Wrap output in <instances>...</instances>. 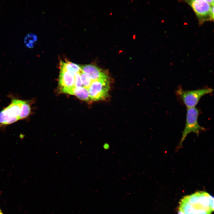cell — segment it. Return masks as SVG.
Here are the masks:
<instances>
[{
	"mask_svg": "<svg viewBox=\"0 0 214 214\" xmlns=\"http://www.w3.org/2000/svg\"><path fill=\"white\" fill-rule=\"evenodd\" d=\"M213 210V197L207 192L198 191L180 200L178 214H211Z\"/></svg>",
	"mask_w": 214,
	"mask_h": 214,
	"instance_id": "cell-1",
	"label": "cell"
},
{
	"mask_svg": "<svg viewBox=\"0 0 214 214\" xmlns=\"http://www.w3.org/2000/svg\"><path fill=\"white\" fill-rule=\"evenodd\" d=\"M11 102L0 111V127L26 119L31 113V102L9 95Z\"/></svg>",
	"mask_w": 214,
	"mask_h": 214,
	"instance_id": "cell-2",
	"label": "cell"
},
{
	"mask_svg": "<svg viewBox=\"0 0 214 214\" xmlns=\"http://www.w3.org/2000/svg\"><path fill=\"white\" fill-rule=\"evenodd\" d=\"M199 112L196 107L187 108L186 122L185 128L182 133V136L176 151H178L182 147L183 143L187 135L193 133L198 136L199 133L206 130L204 127L200 126L198 122Z\"/></svg>",
	"mask_w": 214,
	"mask_h": 214,
	"instance_id": "cell-3",
	"label": "cell"
},
{
	"mask_svg": "<svg viewBox=\"0 0 214 214\" xmlns=\"http://www.w3.org/2000/svg\"><path fill=\"white\" fill-rule=\"evenodd\" d=\"M185 1L194 12L200 24L214 20V6H211L206 0H186Z\"/></svg>",
	"mask_w": 214,
	"mask_h": 214,
	"instance_id": "cell-4",
	"label": "cell"
},
{
	"mask_svg": "<svg viewBox=\"0 0 214 214\" xmlns=\"http://www.w3.org/2000/svg\"><path fill=\"white\" fill-rule=\"evenodd\" d=\"M213 91L212 88L208 87L194 90H185L179 88L176 93L187 108H191L195 107L202 96L212 93Z\"/></svg>",
	"mask_w": 214,
	"mask_h": 214,
	"instance_id": "cell-5",
	"label": "cell"
},
{
	"mask_svg": "<svg viewBox=\"0 0 214 214\" xmlns=\"http://www.w3.org/2000/svg\"><path fill=\"white\" fill-rule=\"evenodd\" d=\"M108 78L93 81L87 90L91 100H104L108 95L109 89Z\"/></svg>",
	"mask_w": 214,
	"mask_h": 214,
	"instance_id": "cell-6",
	"label": "cell"
},
{
	"mask_svg": "<svg viewBox=\"0 0 214 214\" xmlns=\"http://www.w3.org/2000/svg\"><path fill=\"white\" fill-rule=\"evenodd\" d=\"M59 86L60 92L70 95L75 86L74 76L68 71L60 69Z\"/></svg>",
	"mask_w": 214,
	"mask_h": 214,
	"instance_id": "cell-7",
	"label": "cell"
},
{
	"mask_svg": "<svg viewBox=\"0 0 214 214\" xmlns=\"http://www.w3.org/2000/svg\"><path fill=\"white\" fill-rule=\"evenodd\" d=\"M81 71L87 75L92 81L108 78L105 71L93 64L80 65Z\"/></svg>",
	"mask_w": 214,
	"mask_h": 214,
	"instance_id": "cell-8",
	"label": "cell"
},
{
	"mask_svg": "<svg viewBox=\"0 0 214 214\" xmlns=\"http://www.w3.org/2000/svg\"><path fill=\"white\" fill-rule=\"evenodd\" d=\"M60 67V69L68 71L74 76L81 70L80 65L67 60L65 62L61 61Z\"/></svg>",
	"mask_w": 214,
	"mask_h": 214,
	"instance_id": "cell-9",
	"label": "cell"
},
{
	"mask_svg": "<svg viewBox=\"0 0 214 214\" xmlns=\"http://www.w3.org/2000/svg\"><path fill=\"white\" fill-rule=\"evenodd\" d=\"M70 95L75 96L79 99L86 101H89L91 100L87 89L83 86H75L73 88Z\"/></svg>",
	"mask_w": 214,
	"mask_h": 214,
	"instance_id": "cell-10",
	"label": "cell"
},
{
	"mask_svg": "<svg viewBox=\"0 0 214 214\" xmlns=\"http://www.w3.org/2000/svg\"><path fill=\"white\" fill-rule=\"evenodd\" d=\"M80 74L83 86L87 89L93 81L87 75L81 70L80 72Z\"/></svg>",
	"mask_w": 214,
	"mask_h": 214,
	"instance_id": "cell-11",
	"label": "cell"
},
{
	"mask_svg": "<svg viewBox=\"0 0 214 214\" xmlns=\"http://www.w3.org/2000/svg\"><path fill=\"white\" fill-rule=\"evenodd\" d=\"M37 39V36L32 34H28L26 36L24 39V41L26 45L29 47L33 46L34 43Z\"/></svg>",
	"mask_w": 214,
	"mask_h": 214,
	"instance_id": "cell-12",
	"label": "cell"
},
{
	"mask_svg": "<svg viewBox=\"0 0 214 214\" xmlns=\"http://www.w3.org/2000/svg\"><path fill=\"white\" fill-rule=\"evenodd\" d=\"M80 72L77 73L75 76V84L76 87L83 86Z\"/></svg>",
	"mask_w": 214,
	"mask_h": 214,
	"instance_id": "cell-13",
	"label": "cell"
},
{
	"mask_svg": "<svg viewBox=\"0 0 214 214\" xmlns=\"http://www.w3.org/2000/svg\"><path fill=\"white\" fill-rule=\"evenodd\" d=\"M206 1L211 6H214V1L213 0H206Z\"/></svg>",
	"mask_w": 214,
	"mask_h": 214,
	"instance_id": "cell-14",
	"label": "cell"
},
{
	"mask_svg": "<svg viewBox=\"0 0 214 214\" xmlns=\"http://www.w3.org/2000/svg\"><path fill=\"white\" fill-rule=\"evenodd\" d=\"M0 214H3L0 207Z\"/></svg>",
	"mask_w": 214,
	"mask_h": 214,
	"instance_id": "cell-15",
	"label": "cell"
}]
</instances>
